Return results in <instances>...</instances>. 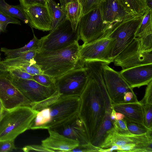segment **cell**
Instances as JSON below:
<instances>
[{"instance_id":"1","label":"cell","mask_w":152,"mask_h":152,"mask_svg":"<svg viewBox=\"0 0 152 152\" xmlns=\"http://www.w3.org/2000/svg\"><path fill=\"white\" fill-rule=\"evenodd\" d=\"M80 98V104L78 115L83 123L91 142L103 122L105 114L106 107L104 96L100 88L96 81L90 76Z\"/></svg>"},{"instance_id":"2","label":"cell","mask_w":152,"mask_h":152,"mask_svg":"<svg viewBox=\"0 0 152 152\" xmlns=\"http://www.w3.org/2000/svg\"><path fill=\"white\" fill-rule=\"evenodd\" d=\"M81 46L76 42L65 48L53 51L39 50L34 58L44 74L56 79L68 71L83 66L79 53Z\"/></svg>"},{"instance_id":"3","label":"cell","mask_w":152,"mask_h":152,"mask_svg":"<svg viewBox=\"0 0 152 152\" xmlns=\"http://www.w3.org/2000/svg\"><path fill=\"white\" fill-rule=\"evenodd\" d=\"M38 112L28 106H20L10 110L4 109L0 119V141L14 140L30 129Z\"/></svg>"},{"instance_id":"4","label":"cell","mask_w":152,"mask_h":152,"mask_svg":"<svg viewBox=\"0 0 152 152\" xmlns=\"http://www.w3.org/2000/svg\"><path fill=\"white\" fill-rule=\"evenodd\" d=\"M143 15L115 24L106 30L103 35L114 40L109 60L113 62L115 58L124 50L135 37L137 29Z\"/></svg>"},{"instance_id":"5","label":"cell","mask_w":152,"mask_h":152,"mask_svg":"<svg viewBox=\"0 0 152 152\" xmlns=\"http://www.w3.org/2000/svg\"><path fill=\"white\" fill-rule=\"evenodd\" d=\"M79 40L77 29L74 31L70 21L64 22L39 39V50L53 51L66 47Z\"/></svg>"},{"instance_id":"6","label":"cell","mask_w":152,"mask_h":152,"mask_svg":"<svg viewBox=\"0 0 152 152\" xmlns=\"http://www.w3.org/2000/svg\"><path fill=\"white\" fill-rule=\"evenodd\" d=\"M89 76L86 67H77L55 79L56 90L61 97L80 96Z\"/></svg>"},{"instance_id":"7","label":"cell","mask_w":152,"mask_h":152,"mask_svg":"<svg viewBox=\"0 0 152 152\" xmlns=\"http://www.w3.org/2000/svg\"><path fill=\"white\" fill-rule=\"evenodd\" d=\"M80 104V96L60 97L49 107L50 119L43 129L54 128L78 115Z\"/></svg>"},{"instance_id":"8","label":"cell","mask_w":152,"mask_h":152,"mask_svg":"<svg viewBox=\"0 0 152 152\" xmlns=\"http://www.w3.org/2000/svg\"><path fill=\"white\" fill-rule=\"evenodd\" d=\"M107 26L103 23L99 7L83 15L77 26L79 39L85 45L101 37Z\"/></svg>"},{"instance_id":"9","label":"cell","mask_w":152,"mask_h":152,"mask_svg":"<svg viewBox=\"0 0 152 152\" xmlns=\"http://www.w3.org/2000/svg\"><path fill=\"white\" fill-rule=\"evenodd\" d=\"M140 41L136 37L114 59L115 66L125 69L142 65L152 64V50L142 52Z\"/></svg>"},{"instance_id":"10","label":"cell","mask_w":152,"mask_h":152,"mask_svg":"<svg viewBox=\"0 0 152 152\" xmlns=\"http://www.w3.org/2000/svg\"><path fill=\"white\" fill-rule=\"evenodd\" d=\"M108 62H105L102 66L103 78L109 96L112 103L124 101V94L128 91L134 92L133 88L121 75L120 72L110 67Z\"/></svg>"},{"instance_id":"11","label":"cell","mask_w":152,"mask_h":152,"mask_svg":"<svg viewBox=\"0 0 152 152\" xmlns=\"http://www.w3.org/2000/svg\"><path fill=\"white\" fill-rule=\"evenodd\" d=\"M114 40L102 35L98 39L81 46L79 56L80 61H102L110 64L109 58Z\"/></svg>"},{"instance_id":"12","label":"cell","mask_w":152,"mask_h":152,"mask_svg":"<svg viewBox=\"0 0 152 152\" xmlns=\"http://www.w3.org/2000/svg\"><path fill=\"white\" fill-rule=\"evenodd\" d=\"M9 79L11 83L31 102L44 100L56 91V87L45 86L34 80L16 78L10 76Z\"/></svg>"},{"instance_id":"13","label":"cell","mask_w":152,"mask_h":152,"mask_svg":"<svg viewBox=\"0 0 152 152\" xmlns=\"http://www.w3.org/2000/svg\"><path fill=\"white\" fill-rule=\"evenodd\" d=\"M10 77H0V99L4 108L10 110L20 106L30 107L31 102L11 83Z\"/></svg>"},{"instance_id":"14","label":"cell","mask_w":152,"mask_h":152,"mask_svg":"<svg viewBox=\"0 0 152 152\" xmlns=\"http://www.w3.org/2000/svg\"><path fill=\"white\" fill-rule=\"evenodd\" d=\"M99 7L106 30L115 24L138 16L126 11L117 0H102Z\"/></svg>"},{"instance_id":"15","label":"cell","mask_w":152,"mask_h":152,"mask_svg":"<svg viewBox=\"0 0 152 152\" xmlns=\"http://www.w3.org/2000/svg\"><path fill=\"white\" fill-rule=\"evenodd\" d=\"M23 9L31 27L42 31L52 30V20L47 5L35 4Z\"/></svg>"},{"instance_id":"16","label":"cell","mask_w":152,"mask_h":152,"mask_svg":"<svg viewBox=\"0 0 152 152\" xmlns=\"http://www.w3.org/2000/svg\"><path fill=\"white\" fill-rule=\"evenodd\" d=\"M150 141H152V134L146 133L137 135L131 133H120L116 132L113 127L107 132L99 148L106 149L114 145L121 146L127 144H137Z\"/></svg>"},{"instance_id":"17","label":"cell","mask_w":152,"mask_h":152,"mask_svg":"<svg viewBox=\"0 0 152 152\" xmlns=\"http://www.w3.org/2000/svg\"><path fill=\"white\" fill-rule=\"evenodd\" d=\"M120 72L131 88H139L152 81V64L122 70Z\"/></svg>"},{"instance_id":"18","label":"cell","mask_w":152,"mask_h":152,"mask_svg":"<svg viewBox=\"0 0 152 152\" xmlns=\"http://www.w3.org/2000/svg\"><path fill=\"white\" fill-rule=\"evenodd\" d=\"M51 129L68 138L78 141L79 144L90 142L83 123L78 115L61 125Z\"/></svg>"},{"instance_id":"19","label":"cell","mask_w":152,"mask_h":152,"mask_svg":"<svg viewBox=\"0 0 152 152\" xmlns=\"http://www.w3.org/2000/svg\"><path fill=\"white\" fill-rule=\"evenodd\" d=\"M49 136L41 141V145L54 152H70L78 146L79 142L60 134L57 132L48 129Z\"/></svg>"},{"instance_id":"20","label":"cell","mask_w":152,"mask_h":152,"mask_svg":"<svg viewBox=\"0 0 152 152\" xmlns=\"http://www.w3.org/2000/svg\"><path fill=\"white\" fill-rule=\"evenodd\" d=\"M111 106L116 112L122 113L126 120L144 125L143 107L139 101L112 103Z\"/></svg>"},{"instance_id":"21","label":"cell","mask_w":152,"mask_h":152,"mask_svg":"<svg viewBox=\"0 0 152 152\" xmlns=\"http://www.w3.org/2000/svg\"><path fill=\"white\" fill-rule=\"evenodd\" d=\"M112 102L105 103V114L103 122L93 140L90 142L94 146L99 148L104 141L107 132L113 127L110 117L112 111Z\"/></svg>"},{"instance_id":"22","label":"cell","mask_w":152,"mask_h":152,"mask_svg":"<svg viewBox=\"0 0 152 152\" xmlns=\"http://www.w3.org/2000/svg\"><path fill=\"white\" fill-rule=\"evenodd\" d=\"M64 10L67 20L70 22L73 31H76L83 15L82 3L79 1L68 3L66 5Z\"/></svg>"},{"instance_id":"23","label":"cell","mask_w":152,"mask_h":152,"mask_svg":"<svg viewBox=\"0 0 152 152\" xmlns=\"http://www.w3.org/2000/svg\"><path fill=\"white\" fill-rule=\"evenodd\" d=\"M39 50V39L36 37L34 33L32 39L22 48L14 49L1 48L0 49V51L4 53L6 56L5 58H15L25 52L32 50L38 51Z\"/></svg>"},{"instance_id":"24","label":"cell","mask_w":152,"mask_h":152,"mask_svg":"<svg viewBox=\"0 0 152 152\" xmlns=\"http://www.w3.org/2000/svg\"><path fill=\"white\" fill-rule=\"evenodd\" d=\"M127 12L136 16L143 15L149 9L145 0H117Z\"/></svg>"},{"instance_id":"25","label":"cell","mask_w":152,"mask_h":152,"mask_svg":"<svg viewBox=\"0 0 152 152\" xmlns=\"http://www.w3.org/2000/svg\"><path fill=\"white\" fill-rule=\"evenodd\" d=\"M47 5L52 18V30L67 20L66 17L65 10L54 0H48Z\"/></svg>"},{"instance_id":"26","label":"cell","mask_w":152,"mask_h":152,"mask_svg":"<svg viewBox=\"0 0 152 152\" xmlns=\"http://www.w3.org/2000/svg\"><path fill=\"white\" fill-rule=\"evenodd\" d=\"M0 10L8 15L20 19L25 23H29L23 9L20 4L10 5L5 0H0Z\"/></svg>"},{"instance_id":"27","label":"cell","mask_w":152,"mask_h":152,"mask_svg":"<svg viewBox=\"0 0 152 152\" xmlns=\"http://www.w3.org/2000/svg\"><path fill=\"white\" fill-rule=\"evenodd\" d=\"M152 9L149 8L143 16L135 34V37H144L152 34Z\"/></svg>"},{"instance_id":"28","label":"cell","mask_w":152,"mask_h":152,"mask_svg":"<svg viewBox=\"0 0 152 152\" xmlns=\"http://www.w3.org/2000/svg\"><path fill=\"white\" fill-rule=\"evenodd\" d=\"M50 119L49 107L43 109L38 111L31 124L30 129H43L45 126L49 122Z\"/></svg>"},{"instance_id":"29","label":"cell","mask_w":152,"mask_h":152,"mask_svg":"<svg viewBox=\"0 0 152 152\" xmlns=\"http://www.w3.org/2000/svg\"><path fill=\"white\" fill-rule=\"evenodd\" d=\"M60 97L59 94L56 90L52 95L44 100L37 102H31L30 107L35 110L39 111L43 109L50 107Z\"/></svg>"},{"instance_id":"30","label":"cell","mask_w":152,"mask_h":152,"mask_svg":"<svg viewBox=\"0 0 152 152\" xmlns=\"http://www.w3.org/2000/svg\"><path fill=\"white\" fill-rule=\"evenodd\" d=\"M125 120L128 129L132 134L137 135L143 134L152 129V128H148L144 124Z\"/></svg>"},{"instance_id":"31","label":"cell","mask_w":152,"mask_h":152,"mask_svg":"<svg viewBox=\"0 0 152 152\" xmlns=\"http://www.w3.org/2000/svg\"><path fill=\"white\" fill-rule=\"evenodd\" d=\"M15 67L33 76L44 74L41 67L36 64L35 60Z\"/></svg>"},{"instance_id":"32","label":"cell","mask_w":152,"mask_h":152,"mask_svg":"<svg viewBox=\"0 0 152 152\" xmlns=\"http://www.w3.org/2000/svg\"><path fill=\"white\" fill-rule=\"evenodd\" d=\"M10 23L21 25L19 20L0 10V30L3 32H5L7 26Z\"/></svg>"},{"instance_id":"33","label":"cell","mask_w":152,"mask_h":152,"mask_svg":"<svg viewBox=\"0 0 152 152\" xmlns=\"http://www.w3.org/2000/svg\"><path fill=\"white\" fill-rule=\"evenodd\" d=\"M11 77L16 78L33 80V76L15 67L5 66Z\"/></svg>"},{"instance_id":"34","label":"cell","mask_w":152,"mask_h":152,"mask_svg":"<svg viewBox=\"0 0 152 152\" xmlns=\"http://www.w3.org/2000/svg\"><path fill=\"white\" fill-rule=\"evenodd\" d=\"M33 80L40 84L46 87H56L55 79L44 74L33 76Z\"/></svg>"},{"instance_id":"35","label":"cell","mask_w":152,"mask_h":152,"mask_svg":"<svg viewBox=\"0 0 152 152\" xmlns=\"http://www.w3.org/2000/svg\"><path fill=\"white\" fill-rule=\"evenodd\" d=\"M142 106L144 124L148 128H152V104H146Z\"/></svg>"},{"instance_id":"36","label":"cell","mask_w":152,"mask_h":152,"mask_svg":"<svg viewBox=\"0 0 152 152\" xmlns=\"http://www.w3.org/2000/svg\"><path fill=\"white\" fill-rule=\"evenodd\" d=\"M102 0H83L82 4L83 15L91 10L99 7Z\"/></svg>"},{"instance_id":"37","label":"cell","mask_w":152,"mask_h":152,"mask_svg":"<svg viewBox=\"0 0 152 152\" xmlns=\"http://www.w3.org/2000/svg\"><path fill=\"white\" fill-rule=\"evenodd\" d=\"M112 121L113 128L117 132L125 134L131 133L128 129L125 119L118 120H115Z\"/></svg>"},{"instance_id":"38","label":"cell","mask_w":152,"mask_h":152,"mask_svg":"<svg viewBox=\"0 0 152 152\" xmlns=\"http://www.w3.org/2000/svg\"><path fill=\"white\" fill-rule=\"evenodd\" d=\"M100 148L93 145L90 142L87 143L79 144L78 146L71 150L70 152H98Z\"/></svg>"},{"instance_id":"39","label":"cell","mask_w":152,"mask_h":152,"mask_svg":"<svg viewBox=\"0 0 152 152\" xmlns=\"http://www.w3.org/2000/svg\"><path fill=\"white\" fill-rule=\"evenodd\" d=\"M139 102L142 105L152 104V81L147 85L144 96L142 99Z\"/></svg>"},{"instance_id":"40","label":"cell","mask_w":152,"mask_h":152,"mask_svg":"<svg viewBox=\"0 0 152 152\" xmlns=\"http://www.w3.org/2000/svg\"><path fill=\"white\" fill-rule=\"evenodd\" d=\"M14 140L0 141V152H10L15 148Z\"/></svg>"},{"instance_id":"41","label":"cell","mask_w":152,"mask_h":152,"mask_svg":"<svg viewBox=\"0 0 152 152\" xmlns=\"http://www.w3.org/2000/svg\"><path fill=\"white\" fill-rule=\"evenodd\" d=\"M24 152L40 151V152H54L51 149L48 148L42 145H26L22 148Z\"/></svg>"},{"instance_id":"42","label":"cell","mask_w":152,"mask_h":152,"mask_svg":"<svg viewBox=\"0 0 152 152\" xmlns=\"http://www.w3.org/2000/svg\"><path fill=\"white\" fill-rule=\"evenodd\" d=\"M20 5L23 8L35 4H40L44 6L47 5L48 0H19Z\"/></svg>"},{"instance_id":"43","label":"cell","mask_w":152,"mask_h":152,"mask_svg":"<svg viewBox=\"0 0 152 152\" xmlns=\"http://www.w3.org/2000/svg\"><path fill=\"white\" fill-rule=\"evenodd\" d=\"M124 102L138 101L137 97L134 92L128 91L125 93L123 98Z\"/></svg>"},{"instance_id":"44","label":"cell","mask_w":152,"mask_h":152,"mask_svg":"<svg viewBox=\"0 0 152 152\" xmlns=\"http://www.w3.org/2000/svg\"><path fill=\"white\" fill-rule=\"evenodd\" d=\"M120 149V146L116 145L112 146L110 148L103 149L100 148L98 151V152H111L113 151L118 152Z\"/></svg>"},{"instance_id":"45","label":"cell","mask_w":152,"mask_h":152,"mask_svg":"<svg viewBox=\"0 0 152 152\" xmlns=\"http://www.w3.org/2000/svg\"><path fill=\"white\" fill-rule=\"evenodd\" d=\"M1 61L0 62V77H8L10 74L7 71L5 66L1 63Z\"/></svg>"},{"instance_id":"46","label":"cell","mask_w":152,"mask_h":152,"mask_svg":"<svg viewBox=\"0 0 152 152\" xmlns=\"http://www.w3.org/2000/svg\"><path fill=\"white\" fill-rule=\"evenodd\" d=\"M61 4V7L64 10L66 5L68 3L76 1H79L82 3L83 0H59Z\"/></svg>"},{"instance_id":"47","label":"cell","mask_w":152,"mask_h":152,"mask_svg":"<svg viewBox=\"0 0 152 152\" xmlns=\"http://www.w3.org/2000/svg\"><path fill=\"white\" fill-rule=\"evenodd\" d=\"M124 115L122 113L116 112L115 113V120H122L124 119Z\"/></svg>"},{"instance_id":"48","label":"cell","mask_w":152,"mask_h":152,"mask_svg":"<svg viewBox=\"0 0 152 152\" xmlns=\"http://www.w3.org/2000/svg\"><path fill=\"white\" fill-rule=\"evenodd\" d=\"M116 112V111L113 109L112 108L110 114V118L112 121L115 120Z\"/></svg>"},{"instance_id":"49","label":"cell","mask_w":152,"mask_h":152,"mask_svg":"<svg viewBox=\"0 0 152 152\" xmlns=\"http://www.w3.org/2000/svg\"><path fill=\"white\" fill-rule=\"evenodd\" d=\"M152 0H145V2L148 8L152 9Z\"/></svg>"},{"instance_id":"50","label":"cell","mask_w":152,"mask_h":152,"mask_svg":"<svg viewBox=\"0 0 152 152\" xmlns=\"http://www.w3.org/2000/svg\"><path fill=\"white\" fill-rule=\"evenodd\" d=\"M4 109V107L0 99V111H2Z\"/></svg>"},{"instance_id":"51","label":"cell","mask_w":152,"mask_h":152,"mask_svg":"<svg viewBox=\"0 0 152 152\" xmlns=\"http://www.w3.org/2000/svg\"><path fill=\"white\" fill-rule=\"evenodd\" d=\"M3 110L2 111H0V119L1 118V115H2Z\"/></svg>"},{"instance_id":"52","label":"cell","mask_w":152,"mask_h":152,"mask_svg":"<svg viewBox=\"0 0 152 152\" xmlns=\"http://www.w3.org/2000/svg\"><path fill=\"white\" fill-rule=\"evenodd\" d=\"M1 61V54L0 53V62Z\"/></svg>"}]
</instances>
